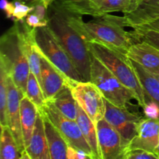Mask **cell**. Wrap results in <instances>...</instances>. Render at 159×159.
<instances>
[{"instance_id":"31","label":"cell","mask_w":159,"mask_h":159,"mask_svg":"<svg viewBox=\"0 0 159 159\" xmlns=\"http://www.w3.org/2000/svg\"><path fill=\"white\" fill-rule=\"evenodd\" d=\"M32 13L35 14V15L37 16H38L40 20H48V8H47L46 6L43 4L42 0L41 1L38 2L36 5H34Z\"/></svg>"},{"instance_id":"25","label":"cell","mask_w":159,"mask_h":159,"mask_svg":"<svg viewBox=\"0 0 159 159\" xmlns=\"http://www.w3.org/2000/svg\"><path fill=\"white\" fill-rule=\"evenodd\" d=\"M25 96L37 106L39 111L43 109L46 102V99L43 96V90H42L40 82L37 80V77L31 71L28 77Z\"/></svg>"},{"instance_id":"8","label":"cell","mask_w":159,"mask_h":159,"mask_svg":"<svg viewBox=\"0 0 159 159\" xmlns=\"http://www.w3.org/2000/svg\"><path fill=\"white\" fill-rule=\"evenodd\" d=\"M71 89L78 105L95 124L104 119L105 99L95 84L92 82H76Z\"/></svg>"},{"instance_id":"12","label":"cell","mask_w":159,"mask_h":159,"mask_svg":"<svg viewBox=\"0 0 159 159\" xmlns=\"http://www.w3.org/2000/svg\"><path fill=\"white\" fill-rule=\"evenodd\" d=\"M158 145L159 119L143 117L138 123L136 135L129 144L127 150L139 149L157 155Z\"/></svg>"},{"instance_id":"23","label":"cell","mask_w":159,"mask_h":159,"mask_svg":"<svg viewBox=\"0 0 159 159\" xmlns=\"http://www.w3.org/2000/svg\"><path fill=\"white\" fill-rule=\"evenodd\" d=\"M21 154L9 127L1 126L0 159H20Z\"/></svg>"},{"instance_id":"4","label":"cell","mask_w":159,"mask_h":159,"mask_svg":"<svg viewBox=\"0 0 159 159\" xmlns=\"http://www.w3.org/2000/svg\"><path fill=\"white\" fill-rule=\"evenodd\" d=\"M0 64L4 66L9 76L25 96L30 68L22 48L15 23L0 39Z\"/></svg>"},{"instance_id":"26","label":"cell","mask_w":159,"mask_h":159,"mask_svg":"<svg viewBox=\"0 0 159 159\" xmlns=\"http://www.w3.org/2000/svg\"><path fill=\"white\" fill-rule=\"evenodd\" d=\"M132 37L135 43L138 41H144L153 45L159 49V33L153 30H138L131 31Z\"/></svg>"},{"instance_id":"42","label":"cell","mask_w":159,"mask_h":159,"mask_svg":"<svg viewBox=\"0 0 159 159\" xmlns=\"http://www.w3.org/2000/svg\"><path fill=\"white\" fill-rule=\"evenodd\" d=\"M131 1L133 2H134V4H135V0H131ZM135 5H136V4H135Z\"/></svg>"},{"instance_id":"28","label":"cell","mask_w":159,"mask_h":159,"mask_svg":"<svg viewBox=\"0 0 159 159\" xmlns=\"http://www.w3.org/2000/svg\"><path fill=\"white\" fill-rule=\"evenodd\" d=\"M126 159H159V157L152 152L144 150H127Z\"/></svg>"},{"instance_id":"38","label":"cell","mask_w":159,"mask_h":159,"mask_svg":"<svg viewBox=\"0 0 159 159\" xmlns=\"http://www.w3.org/2000/svg\"><path fill=\"white\" fill-rule=\"evenodd\" d=\"M142 1H144V0H135V4H136V6H138V5L139 4L140 2H141Z\"/></svg>"},{"instance_id":"2","label":"cell","mask_w":159,"mask_h":159,"mask_svg":"<svg viewBox=\"0 0 159 159\" xmlns=\"http://www.w3.org/2000/svg\"><path fill=\"white\" fill-rule=\"evenodd\" d=\"M74 22L87 43L99 42L126 55L135 43L131 31L124 30L122 16L107 14L85 22L82 16L75 12Z\"/></svg>"},{"instance_id":"41","label":"cell","mask_w":159,"mask_h":159,"mask_svg":"<svg viewBox=\"0 0 159 159\" xmlns=\"http://www.w3.org/2000/svg\"><path fill=\"white\" fill-rule=\"evenodd\" d=\"M157 155L159 157V145H158V152H157Z\"/></svg>"},{"instance_id":"32","label":"cell","mask_w":159,"mask_h":159,"mask_svg":"<svg viewBox=\"0 0 159 159\" xmlns=\"http://www.w3.org/2000/svg\"><path fill=\"white\" fill-rule=\"evenodd\" d=\"M0 7L2 10L6 14V18L12 20L14 11V2H9V0H1L0 1Z\"/></svg>"},{"instance_id":"19","label":"cell","mask_w":159,"mask_h":159,"mask_svg":"<svg viewBox=\"0 0 159 159\" xmlns=\"http://www.w3.org/2000/svg\"><path fill=\"white\" fill-rule=\"evenodd\" d=\"M44 122L45 132L49 146L51 159H68V145L56 127L45 116L42 115Z\"/></svg>"},{"instance_id":"1","label":"cell","mask_w":159,"mask_h":159,"mask_svg":"<svg viewBox=\"0 0 159 159\" xmlns=\"http://www.w3.org/2000/svg\"><path fill=\"white\" fill-rule=\"evenodd\" d=\"M74 15L68 0H54L48 8V26L73 61L82 82H90L91 53Z\"/></svg>"},{"instance_id":"14","label":"cell","mask_w":159,"mask_h":159,"mask_svg":"<svg viewBox=\"0 0 159 159\" xmlns=\"http://www.w3.org/2000/svg\"><path fill=\"white\" fill-rule=\"evenodd\" d=\"M40 65H41L40 85L46 101L51 100L64 87L67 85L71 87L75 82H76L68 79L41 54H40Z\"/></svg>"},{"instance_id":"40","label":"cell","mask_w":159,"mask_h":159,"mask_svg":"<svg viewBox=\"0 0 159 159\" xmlns=\"http://www.w3.org/2000/svg\"><path fill=\"white\" fill-rule=\"evenodd\" d=\"M84 159H93V158H91V157H90V156H88V157H87V158H84Z\"/></svg>"},{"instance_id":"20","label":"cell","mask_w":159,"mask_h":159,"mask_svg":"<svg viewBox=\"0 0 159 159\" xmlns=\"http://www.w3.org/2000/svg\"><path fill=\"white\" fill-rule=\"evenodd\" d=\"M78 124L82 130L85 141L91 148L93 159H101L99 147V140L96 125L83 110L78 105V113L76 118Z\"/></svg>"},{"instance_id":"15","label":"cell","mask_w":159,"mask_h":159,"mask_svg":"<svg viewBox=\"0 0 159 159\" xmlns=\"http://www.w3.org/2000/svg\"><path fill=\"white\" fill-rule=\"evenodd\" d=\"M127 56L153 75H159V49L144 41L134 43Z\"/></svg>"},{"instance_id":"10","label":"cell","mask_w":159,"mask_h":159,"mask_svg":"<svg viewBox=\"0 0 159 159\" xmlns=\"http://www.w3.org/2000/svg\"><path fill=\"white\" fill-rule=\"evenodd\" d=\"M96 125L101 159H126L127 146L120 134L105 119Z\"/></svg>"},{"instance_id":"16","label":"cell","mask_w":159,"mask_h":159,"mask_svg":"<svg viewBox=\"0 0 159 159\" xmlns=\"http://www.w3.org/2000/svg\"><path fill=\"white\" fill-rule=\"evenodd\" d=\"M125 27H134L159 18V0H144L133 11L122 16Z\"/></svg>"},{"instance_id":"22","label":"cell","mask_w":159,"mask_h":159,"mask_svg":"<svg viewBox=\"0 0 159 159\" xmlns=\"http://www.w3.org/2000/svg\"><path fill=\"white\" fill-rule=\"evenodd\" d=\"M132 67L134 69L140 82L142 85L148 101L153 100L159 106V81L153 74L148 71L137 62L130 60Z\"/></svg>"},{"instance_id":"3","label":"cell","mask_w":159,"mask_h":159,"mask_svg":"<svg viewBox=\"0 0 159 159\" xmlns=\"http://www.w3.org/2000/svg\"><path fill=\"white\" fill-rule=\"evenodd\" d=\"M89 48L123 85L134 93L138 105L144 108L148 102L147 96L128 57L99 42H90Z\"/></svg>"},{"instance_id":"30","label":"cell","mask_w":159,"mask_h":159,"mask_svg":"<svg viewBox=\"0 0 159 159\" xmlns=\"http://www.w3.org/2000/svg\"><path fill=\"white\" fill-rule=\"evenodd\" d=\"M25 22L28 26H30L32 28H39V27H43V26H47L48 25V20H42L39 18L38 16L35 15V14L30 13L25 18Z\"/></svg>"},{"instance_id":"6","label":"cell","mask_w":159,"mask_h":159,"mask_svg":"<svg viewBox=\"0 0 159 159\" xmlns=\"http://www.w3.org/2000/svg\"><path fill=\"white\" fill-rule=\"evenodd\" d=\"M34 39L40 54L73 82H82L74 62L48 26L35 28Z\"/></svg>"},{"instance_id":"39","label":"cell","mask_w":159,"mask_h":159,"mask_svg":"<svg viewBox=\"0 0 159 159\" xmlns=\"http://www.w3.org/2000/svg\"><path fill=\"white\" fill-rule=\"evenodd\" d=\"M155 75V77L157 78V79H158V80L159 81V75Z\"/></svg>"},{"instance_id":"24","label":"cell","mask_w":159,"mask_h":159,"mask_svg":"<svg viewBox=\"0 0 159 159\" xmlns=\"http://www.w3.org/2000/svg\"><path fill=\"white\" fill-rule=\"evenodd\" d=\"M8 75L6 68L0 64V124L9 125L7 112L8 101Z\"/></svg>"},{"instance_id":"21","label":"cell","mask_w":159,"mask_h":159,"mask_svg":"<svg viewBox=\"0 0 159 159\" xmlns=\"http://www.w3.org/2000/svg\"><path fill=\"white\" fill-rule=\"evenodd\" d=\"M51 101L56 108L66 117L76 120L78 113V103L73 96L69 85L64 87Z\"/></svg>"},{"instance_id":"34","label":"cell","mask_w":159,"mask_h":159,"mask_svg":"<svg viewBox=\"0 0 159 159\" xmlns=\"http://www.w3.org/2000/svg\"><path fill=\"white\" fill-rule=\"evenodd\" d=\"M15 1H20V2H22L25 3V4L26 5L34 6V5H36L38 2L41 1V0H15Z\"/></svg>"},{"instance_id":"9","label":"cell","mask_w":159,"mask_h":159,"mask_svg":"<svg viewBox=\"0 0 159 159\" xmlns=\"http://www.w3.org/2000/svg\"><path fill=\"white\" fill-rule=\"evenodd\" d=\"M105 103L104 119L120 134L124 144L128 147L136 135L138 123L144 116L138 113L130 112L127 108L116 107L107 99Z\"/></svg>"},{"instance_id":"36","label":"cell","mask_w":159,"mask_h":159,"mask_svg":"<svg viewBox=\"0 0 159 159\" xmlns=\"http://www.w3.org/2000/svg\"><path fill=\"white\" fill-rule=\"evenodd\" d=\"M54 1V0H42V2H43V4L46 6L47 8L49 7L50 5H51V3H52Z\"/></svg>"},{"instance_id":"7","label":"cell","mask_w":159,"mask_h":159,"mask_svg":"<svg viewBox=\"0 0 159 159\" xmlns=\"http://www.w3.org/2000/svg\"><path fill=\"white\" fill-rule=\"evenodd\" d=\"M40 113L56 127L69 147L82 151L93 158L91 148L85 141L77 121L64 116L51 101H46Z\"/></svg>"},{"instance_id":"27","label":"cell","mask_w":159,"mask_h":159,"mask_svg":"<svg viewBox=\"0 0 159 159\" xmlns=\"http://www.w3.org/2000/svg\"><path fill=\"white\" fill-rule=\"evenodd\" d=\"M14 2V11L12 16V21L16 22L20 20H25L26 16L34 9V6H29L20 1H13Z\"/></svg>"},{"instance_id":"17","label":"cell","mask_w":159,"mask_h":159,"mask_svg":"<svg viewBox=\"0 0 159 159\" xmlns=\"http://www.w3.org/2000/svg\"><path fill=\"white\" fill-rule=\"evenodd\" d=\"M25 151L32 159H51L43 117L40 112L37 116L32 138Z\"/></svg>"},{"instance_id":"29","label":"cell","mask_w":159,"mask_h":159,"mask_svg":"<svg viewBox=\"0 0 159 159\" xmlns=\"http://www.w3.org/2000/svg\"><path fill=\"white\" fill-rule=\"evenodd\" d=\"M144 117L148 119H159V106L155 101L149 100L143 108Z\"/></svg>"},{"instance_id":"18","label":"cell","mask_w":159,"mask_h":159,"mask_svg":"<svg viewBox=\"0 0 159 159\" xmlns=\"http://www.w3.org/2000/svg\"><path fill=\"white\" fill-rule=\"evenodd\" d=\"M38 113L39 110L37 106L26 96H23L20 102V120L25 149L32 138Z\"/></svg>"},{"instance_id":"33","label":"cell","mask_w":159,"mask_h":159,"mask_svg":"<svg viewBox=\"0 0 159 159\" xmlns=\"http://www.w3.org/2000/svg\"><path fill=\"white\" fill-rule=\"evenodd\" d=\"M132 29L138 30H153L159 33V18L152 20L145 24L134 26Z\"/></svg>"},{"instance_id":"13","label":"cell","mask_w":159,"mask_h":159,"mask_svg":"<svg viewBox=\"0 0 159 159\" xmlns=\"http://www.w3.org/2000/svg\"><path fill=\"white\" fill-rule=\"evenodd\" d=\"M8 101L7 112L9 125L21 153L25 151V144L22 132L20 120V102L25 96L17 88L10 76L8 77Z\"/></svg>"},{"instance_id":"5","label":"cell","mask_w":159,"mask_h":159,"mask_svg":"<svg viewBox=\"0 0 159 159\" xmlns=\"http://www.w3.org/2000/svg\"><path fill=\"white\" fill-rule=\"evenodd\" d=\"M90 82L95 84L100 90L104 99L116 107L127 108V105L133 99L136 100L134 93L123 85L119 79L92 53Z\"/></svg>"},{"instance_id":"35","label":"cell","mask_w":159,"mask_h":159,"mask_svg":"<svg viewBox=\"0 0 159 159\" xmlns=\"http://www.w3.org/2000/svg\"><path fill=\"white\" fill-rule=\"evenodd\" d=\"M20 159H32V158L30 157V155H28L27 152H26V151H24V152H22L21 157H20Z\"/></svg>"},{"instance_id":"11","label":"cell","mask_w":159,"mask_h":159,"mask_svg":"<svg viewBox=\"0 0 159 159\" xmlns=\"http://www.w3.org/2000/svg\"><path fill=\"white\" fill-rule=\"evenodd\" d=\"M68 2L80 15L93 17H100L115 12L127 13L136 8V5L131 0H85L82 2Z\"/></svg>"},{"instance_id":"37","label":"cell","mask_w":159,"mask_h":159,"mask_svg":"<svg viewBox=\"0 0 159 159\" xmlns=\"http://www.w3.org/2000/svg\"><path fill=\"white\" fill-rule=\"evenodd\" d=\"M68 1L73 2H84L85 0H68Z\"/></svg>"}]
</instances>
